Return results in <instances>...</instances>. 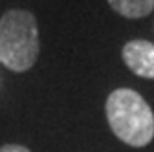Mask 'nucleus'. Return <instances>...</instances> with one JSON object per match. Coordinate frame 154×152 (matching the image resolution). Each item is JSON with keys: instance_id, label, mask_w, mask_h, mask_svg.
<instances>
[{"instance_id": "obj_5", "label": "nucleus", "mask_w": 154, "mask_h": 152, "mask_svg": "<svg viewBox=\"0 0 154 152\" xmlns=\"http://www.w3.org/2000/svg\"><path fill=\"white\" fill-rule=\"evenodd\" d=\"M0 152H31L28 147L24 145H15V143H8L0 147Z\"/></svg>"}, {"instance_id": "obj_1", "label": "nucleus", "mask_w": 154, "mask_h": 152, "mask_svg": "<svg viewBox=\"0 0 154 152\" xmlns=\"http://www.w3.org/2000/svg\"><path fill=\"white\" fill-rule=\"evenodd\" d=\"M112 132L123 143L141 148L154 138V114L147 101L130 88L114 90L105 105Z\"/></svg>"}, {"instance_id": "obj_3", "label": "nucleus", "mask_w": 154, "mask_h": 152, "mask_svg": "<svg viewBox=\"0 0 154 152\" xmlns=\"http://www.w3.org/2000/svg\"><path fill=\"white\" fill-rule=\"evenodd\" d=\"M123 61L132 73L154 79V44L143 39L130 41L123 46Z\"/></svg>"}, {"instance_id": "obj_2", "label": "nucleus", "mask_w": 154, "mask_h": 152, "mask_svg": "<svg viewBox=\"0 0 154 152\" xmlns=\"http://www.w3.org/2000/svg\"><path fill=\"white\" fill-rule=\"evenodd\" d=\"M41 41L35 17L24 9H9L0 17V62L11 71H28L38 57Z\"/></svg>"}, {"instance_id": "obj_4", "label": "nucleus", "mask_w": 154, "mask_h": 152, "mask_svg": "<svg viewBox=\"0 0 154 152\" xmlns=\"http://www.w3.org/2000/svg\"><path fill=\"white\" fill-rule=\"evenodd\" d=\"M110 8L127 18H141L152 13L154 0H108Z\"/></svg>"}]
</instances>
